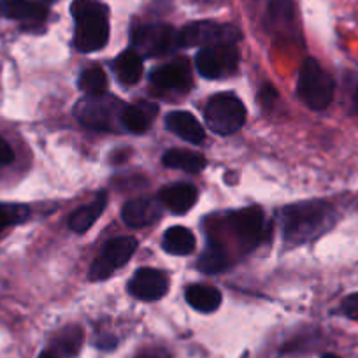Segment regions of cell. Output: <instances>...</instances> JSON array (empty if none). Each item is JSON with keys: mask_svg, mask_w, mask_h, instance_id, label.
I'll list each match as a JSON object with an SVG mask.
<instances>
[{"mask_svg": "<svg viewBox=\"0 0 358 358\" xmlns=\"http://www.w3.org/2000/svg\"><path fill=\"white\" fill-rule=\"evenodd\" d=\"M71 13L76 20L74 46L81 53L102 50L109 41L108 8L95 0H74Z\"/></svg>", "mask_w": 358, "mask_h": 358, "instance_id": "1", "label": "cell"}, {"mask_svg": "<svg viewBox=\"0 0 358 358\" xmlns=\"http://www.w3.org/2000/svg\"><path fill=\"white\" fill-rule=\"evenodd\" d=\"M332 209L323 202L288 206L281 213L285 239L292 243H304L320 236L332 225Z\"/></svg>", "mask_w": 358, "mask_h": 358, "instance_id": "2", "label": "cell"}, {"mask_svg": "<svg viewBox=\"0 0 358 358\" xmlns=\"http://www.w3.org/2000/svg\"><path fill=\"white\" fill-rule=\"evenodd\" d=\"M127 106L122 101L111 95H99V97H88L76 104L74 116L83 127L92 130L109 132L116 130V123L123 125V111Z\"/></svg>", "mask_w": 358, "mask_h": 358, "instance_id": "3", "label": "cell"}, {"mask_svg": "<svg viewBox=\"0 0 358 358\" xmlns=\"http://www.w3.org/2000/svg\"><path fill=\"white\" fill-rule=\"evenodd\" d=\"M297 92L313 111H323L334 99V79L315 58H308L299 72Z\"/></svg>", "mask_w": 358, "mask_h": 358, "instance_id": "4", "label": "cell"}, {"mask_svg": "<svg viewBox=\"0 0 358 358\" xmlns=\"http://www.w3.org/2000/svg\"><path fill=\"white\" fill-rule=\"evenodd\" d=\"M204 118L213 132L218 136H230L246 122V108L237 95L216 94L208 101Z\"/></svg>", "mask_w": 358, "mask_h": 358, "instance_id": "5", "label": "cell"}, {"mask_svg": "<svg viewBox=\"0 0 358 358\" xmlns=\"http://www.w3.org/2000/svg\"><path fill=\"white\" fill-rule=\"evenodd\" d=\"M181 48H213V46H236L241 41V30L229 23L195 22L178 32Z\"/></svg>", "mask_w": 358, "mask_h": 358, "instance_id": "6", "label": "cell"}, {"mask_svg": "<svg viewBox=\"0 0 358 358\" xmlns=\"http://www.w3.org/2000/svg\"><path fill=\"white\" fill-rule=\"evenodd\" d=\"M137 250V241L134 237H116L111 239L104 248L101 255L95 258L90 268V280L104 281L118 271L120 267L127 264L132 258Z\"/></svg>", "mask_w": 358, "mask_h": 358, "instance_id": "7", "label": "cell"}, {"mask_svg": "<svg viewBox=\"0 0 358 358\" xmlns=\"http://www.w3.org/2000/svg\"><path fill=\"white\" fill-rule=\"evenodd\" d=\"M179 48L178 32L169 25H143L132 32V50L141 57H162Z\"/></svg>", "mask_w": 358, "mask_h": 358, "instance_id": "8", "label": "cell"}, {"mask_svg": "<svg viewBox=\"0 0 358 358\" xmlns=\"http://www.w3.org/2000/svg\"><path fill=\"white\" fill-rule=\"evenodd\" d=\"M239 51L236 46L202 48L195 57V67L206 79H223L236 74L239 67Z\"/></svg>", "mask_w": 358, "mask_h": 358, "instance_id": "9", "label": "cell"}, {"mask_svg": "<svg viewBox=\"0 0 358 358\" xmlns=\"http://www.w3.org/2000/svg\"><path fill=\"white\" fill-rule=\"evenodd\" d=\"M132 297L144 302H153L164 297L169 292V276L157 268L143 267L136 271L129 283Z\"/></svg>", "mask_w": 358, "mask_h": 358, "instance_id": "10", "label": "cell"}, {"mask_svg": "<svg viewBox=\"0 0 358 358\" xmlns=\"http://www.w3.org/2000/svg\"><path fill=\"white\" fill-rule=\"evenodd\" d=\"M239 243L246 248H255L264 236V213L258 208H246L230 215L229 220Z\"/></svg>", "mask_w": 358, "mask_h": 358, "instance_id": "11", "label": "cell"}, {"mask_svg": "<svg viewBox=\"0 0 358 358\" xmlns=\"http://www.w3.org/2000/svg\"><path fill=\"white\" fill-rule=\"evenodd\" d=\"M150 81L169 92H188L192 88V72L185 62H172L151 72Z\"/></svg>", "mask_w": 358, "mask_h": 358, "instance_id": "12", "label": "cell"}, {"mask_svg": "<svg viewBox=\"0 0 358 358\" xmlns=\"http://www.w3.org/2000/svg\"><path fill=\"white\" fill-rule=\"evenodd\" d=\"M162 213H164L162 202L153 201V199H134L123 206L122 218L129 227L141 229V227L157 222Z\"/></svg>", "mask_w": 358, "mask_h": 358, "instance_id": "13", "label": "cell"}, {"mask_svg": "<svg viewBox=\"0 0 358 358\" xmlns=\"http://www.w3.org/2000/svg\"><path fill=\"white\" fill-rule=\"evenodd\" d=\"M165 127L187 143L201 144L206 139L204 127L199 123V120L194 115L187 111L169 113L167 118H165Z\"/></svg>", "mask_w": 358, "mask_h": 358, "instance_id": "14", "label": "cell"}, {"mask_svg": "<svg viewBox=\"0 0 358 358\" xmlns=\"http://www.w3.org/2000/svg\"><path fill=\"white\" fill-rule=\"evenodd\" d=\"M197 188L185 183L165 187L158 194V201L162 202V206H165L169 211L176 213V215H183V213L190 211L197 202Z\"/></svg>", "mask_w": 358, "mask_h": 358, "instance_id": "15", "label": "cell"}, {"mask_svg": "<svg viewBox=\"0 0 358 358\" xmlns=\"http://www.w3.org/2000/svg\"><path fill=\"white\" fill-rule=\"evenodd\" d=\"M0 11L6 18L27 23H41L48 16L46 6L43 2H32V0H2Z\"/></svg>", "mask_w": 358, "mask_h": 358, "instance_id": "16", "label": "cell"}, {"mask_svg": "<svg viewBox=\"0 0 358 358\" xmlns=\"http://www.w3.org/2000/svg\"><path fill=\"white\" fill-rule=\"evenodd\" d=\"M157 113V106L144 101L127 106L125 111H123V127L132 134H144L150 129Z\"/></svg>", "mask_w": 358, "mask_h": 358, "instance_id": "17", "label": "cell"}, {"mask_svg": "<svg viewBox=\"0 0 358 358\" xmlns=\"http://www.w3.org/2000/svg\"><path fill=\"white\" fill-rule=\"evenodd\" d=\"M113 71L120 83L127 86L136 85L143 76V57L130 48L116 57V60L113 62Z\"/></svg>", "mask_w": 358, "mask_h": 358, "instance_id": "18", "label": "cell"}, {"mask_svg": "<svg viewBox=\"0 0 358 358\" xmlns=\"http://www.w3.org/2000/svg\"><path fill=\"white\" fill-rule=\"evenodd\" d=\"M106 204H108V194H106V192H101L92 204L76 209L71 215V218H69V227H71V230H74V232L78 234H85L90 227L94 225V223L101 218V215L104 213Z\"/></svg>", "mask_w": 358, "mask_h": 358, "instance_id": "19", "label": "cell"}, {"mask_svg": "<svg viewBox=\"0 0 358 358\" xmlns=\"http://www.w3.org/2000/svg\"><path fill=\"white\" fill-rule=\"evenodd\" d=\"M185 299L199 313H213L222 304V294L218 288L209 285H192L187 288Z\"/></svg>", "mask_w": 358, "mask_h": 358, "instance_id": "20", "label": "cell"}, {"mask_svg": "<svg viewBox=\"0 0 358 358\" xmlns=\"http://www.w3.org/2000/svg\"><path fill=\"white\" fill-rule=\"evenodd\" d=\"M164 250L171 255H179V257H187L194 253L195 250V236L192 230L185 227H171L164 234Z\"/></svg>", "mask_w": 358, "mask_h": 358, "instance_id": "21", "label": "cell"}, {"mask_svg": "<svg viewBox=\"0 0 358 358\" xmlns=\"http://www.w3.org/2000/svg\"><path fill=\"white\" fill-rule=\"evenodd\" d=\"M162 164L169 169H179L192 174V172H201L206 167V158L188 150H169L162 157Z\"/></svg>", "mask_w": 358, "mask_h": 358, "instance_id": "22", "label": "cell"}, {"mask_svg": "<svg viewBox=\"0 0 358 358\" xmlns=\"http://www.w3.org/2000/svg\"><path fill=\"white\" fill-rule=\"evenodd\" d=\"M227 264H229V257H227V251L223 250L222 244L216 243L215 239H209L197 260L199 271L204 274H216L222 273Z\"/></svg>", "mask_w": 358, "mask_h": 358, "instance_id": "23", "label": "cell"}, {"mask_svg": "<svg viewBox=\"0 0 358 358\" xmlns=\"http://www.w3.org/2000/svg\"><path fill=\"white\" fill-rule=\"evenodd\" d=\"M79 88L85 92L88 97H99V95L108 94V76L104 69L90 67L79 78Z\"/></svg>", "mask_w": 358, "mask_h": 358, "instance_id": "24", "label": "cell"}, {"mask_svg": "<svg viewBox=\"0 0 358 358\" xmlns=\"http://www.w3.org/2000/svg\"><path fill=\"white\" fill-rule=\"evenodd\" d=\"M83 343V330L78 327H69L57 339V348L65 357H74Z\"/></svg>", "mask_w": 358, "mask_h": 358, "instance_id": "25", "label": "cell"}, {"mask_svg": "<svg viewBox=\"0 0 358 358\" xmlns=\"http://www.w3.org/2000/svg\"><path fill=\"white\" fill-rule=\"evenodd\" d=\"M29 215V209L23 206H4L0 204V232L9 227L11 223L22 222Z\"/></svg>", "mask_w": 358, "mask_h": 358, "instance_id": "26", "label": "cell"}, {"mask_svg": "<svg viewBox=\"0 0 358 358\" xmlns=\"http://www.w3.org/2000/svg\"><path fill=\"white\" fill-rule=\"evenodd\" d=\"M268 13H271V18L274 22H290L292 18V2L290 0H271V8H268Z\"/></svg>", "mask_w": 358, "mask_h": 358, "instance_id": "27", "label": "cell"}, {"mask_svg": "<svg viewBox=\"0 0 358 358\" xmlns=\"http://www.w3.org/2000/svg\"><path fill=\"white\" fill-rule=\"evenodd\" d=\"M341 309H343V313L346 316L358 320V294H353L344 299L343 304H341Z\"/></svg>", "mask_w": 358, "mask_h": 358, "instance_id": "28", "label": "cell"}, {"mask_svg": "<svg viewBox=\"0 0 358 358\" xmlns=\"http://www.w3.org/2000/svg\"><path fill=\"white\" fill-rule=\"evenodd\" d=\"M15 160V153H13L11 146L8 144V141L0 137V165H8Z\"/></svg>", "mask_w": 358, "mask_h": 358, "instance_id": "29", "label": "cell"}, {"mask_svg": "<svg viewBox=\"0 0 358 358\" xmlns=\"http://www.w3.org/2000/svg\"><path fill=\"white\" fill-rule=\"evenodd\" d=\"M276 99H278V92L273 88V86H271V85H265L264 88H262V92H260V101L264 102L265 108H268V106H271V102L276 101Z\"/></svg>", "mask_w": 358, "mask_h": 358, "instance_id": "30", "label": "cell"}, {"mask_svg": "<svg viewBox=\"0 0 358 358\" xmlns=\"http://www.w3.org/2000/svg\"><path fill=\"white\" fill-rule=\"evenodd\" d=\"M115 346H116L115 337H104V339L99 341V348H102V350H113Z\"/></svg>", "mask_w": 358, "mask_h": 358, "instance_id": "31", "label": "cell"}, {"mask_svg": "<svg viewBox=\"0 0 358 358\" xmlns=\"http://www.w3.org/2000/svg\"><path fill=\"white\" fill-rule=\"evenodd\" d=\"M136 358H158V357L155 353H151V351H143V353L137 355Z\"/></svg>", "mask_w": 358, "mask_h": 358, "instance_id": "32", "label": "cell"}, {"mask_svg": "<svg viewBox=\"0 0 358 358\" xmlns=\"http://www.w3.org/2000/svg\"><path fill=\"white\" fill-rule=\"evenodd\" d=\"M322 358H339V357H337V355H332V353H327V355H323Z\"/></svg>", "mask_w": 358, "mask_h": 358, "instance_id": "33", "label": "cell"}, {"mask_svg": "<svg viewBox=\"0 0 358 358\" xmlns=\"http://www.w3.org/2000/svg\"><path fill=\"white\" fill-rule=\"evenodd\" d=\"M41 358H57V357H55V355H51V353H44V355H41Z\"/></svg>", "mask_w": 358, "mask_h": 358, "instance_id": "34", "label": "cell"}, {"mask_svg": "<svg viewBox=\"0 0 358 358\" xmlns=\"http://www.w3.org/2000/svg\"><path fill=\"white\" fill-rule=\"evenodd\" d=\"M355 104H357V111H358V88H357V95H355Z\"/></svg>", "mask_w": 358, "mask_h": 358, "instance_id": "35", "label": "cell"}, {"mask_svg": "<svg viewBox=\"0 0 358 358\" xmlns=\"http://www.w3.org/2000/svg\"><path fill=\"white\" fill-rule=\"evenodd\" d=\"M41 2H53V0H41Z\"/></svg>", "mask_w": 358, "mask_h": 358, "instance_id": "36", "label": "cell"}]
</instances>
